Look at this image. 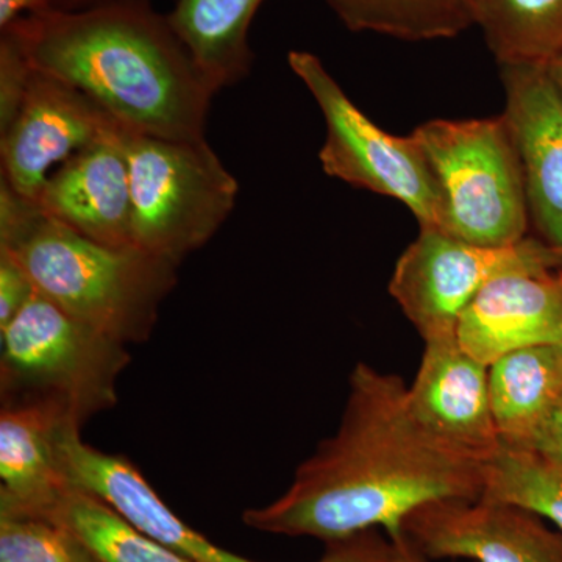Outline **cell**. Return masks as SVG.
I'll list each match as a JSON object with an SVG mask.
<instances>
[{
	"label": "cell",
	"mask_w": 562,
	"mask_h": 562,
	"mask_svg": "<svg viewBox=\"0 0 562 562\" xmlns=\"http://www.w3.org/2000/svg\"><path fill=\"white\" fill-rule=\"evenodd\" d=\"M406 394L401 376L358 362L338 430L299 465L281 497L247 509L243 522L330 546L373 528L402 538L406 517L425 503L479 501L484 462L425 430Z\"/></svg>",
	"instance_id": "cell-1"
},
{
	"label": "cell",
	"mask_w": 562,
	"mask_h": 562,
	"mask_svg": "<svg viewBox=\"0 0 562 562\" xmlns=\"http://www.w3.org/2000/svg\"><path fill=\"white\" fill-rule=\"evenodd\" d=\"M0 32L32 69L87 94L122 127L173 140L205 138L216 94L168 14L149 0H105L27 14Z\"/></svg>",
	"instance_id": "cell-2"
},
{
	"label": "cell",
	"mask_w": 562,
	"mask_h": 562,
	"mask_svg": "<svg viewBox=\"0 0 562 562\" xmlns=\"http://www.w3.org/2000/svg\"><path fill=\"white\" fill-rule=\"evenodd\" d=\"M0 251L35 291L114 341L139 344L157 327L179 266L138 247H113L50 220L0 180Z\"/></svg>",
	"instance_id": "cell-3"
},
{
	"label": "cell",
	"mask_w": 562,
	"mask_h": 562,
	"mask_svg": "<svg viewBox=\"0 0 562 562\" xmlns=\"http://www.w3.org/2000/svg\"><path fill=\"white\" fill-rule=\"evenodd\" d=\"M0 342L2 403H46L80 427L116 405L117 382L132 361L127 346L36 291L0 328Z\"/></svg>",
	"instance_id": "cell-4"
},
{
	"label": "cell",
	"mask_w": 562,
	"mask_h": 562,
	"mask_svg": "<svg viewBox=\"0 0 562 562\" xmlns=\"http://www.w3.org/2000/svg\"><path fill=\"white\" fill-rule=\"evenodd\" d=\"M133 246L180 262L216 235L235 210L239 184L209 140L125 131Z\"/></svg>",
	"instance_id": "cell-5"
},
{
	"label": "cell",
	"mask_w": 562,
	"mask_h": 562,
	"mask_svg": "<svg viewBox=\"0 0 562 562\" xmlns=\"http://www.w3.org/2000/svg\"><path fill=\"white\" fill-rule=\"evenodd\" d=\"M441 188L446 233L476 246H512L530 224L519 151L503 114L432 120L413 132Z\"/></svg>",
	"instance_id": "cell-6"
},
{
	"label": "cell",
	"mask_w": 562,
	"mask_h": 562,
	"mask_svg": "<svg viewBox=\"0 0 562 562\" xmlns=\"http://www.w3.org/2000/svg\"><path fill=\"white\" fill-rule=\"evenodd\" d=\"M288 63L324 114L327 136L319 151L324 172L402 202L419 227L446 232L441 188L413 133L395 136L382 131L350 101L312 52L291 50Z\"/></svg>",
	"instance_id": "cell-7"
},
{
	"label": "cell",
	"mask_w": 562,
	"mask_h": 562,
	"mask_svg": "<svg viewBox=\"0 0 562 562\" xmlns=\"http://www.w3.org/2000/svg\"><path fill=\"white\" fill-rule=\"evenodd\" d=\"M562 268V250L539 238L512 246L465 243L435 227H420L395 262L390 292L424 339L458 336L462 313L486 284L514 272Z\"/></svg>",
	"instance_id": "cell-8"
},
{
	"label": "cell",
	"mask_w": 562,
	"mask_h": 562,
	"mask_svg": "<svg viewBox=\"0 0 562 562\" xmlns=\"http://www.w3.org/2000/svg\"><path fill=\"white\" fill-rule=\"evenodd\" d=\"M63 475L74 486L101 497L135 527L190 562H255L221 549L161 501L143 473L121 454L94 449L81 439L80 425H63L55 439ZM383 539L375 532L330 543L319 562H380Z\"/></svg>",
	"instance_id": "cell-9"
},
{
	"label": "cell",
	"mask_w": 562,
	"mask_h": 562,
	"mask_svg": "<svg viewBox=\"0 0 562 562\" xmlns=\"http://www.w3.org/2000/svg\"><path fill=\"white\" fill-rule=\"evenodd\" d=\"M122 128L83 92L33 70L16 120L0 133L2 180L36 203L55 169Z\"/></svg>",
	"instance_id": "cell-10"
},
{
	"label": "cell",
	"mask_w": 562,
	"mask_h": 562,
	"mask_svg": "<svg viewBox=\"0 0 562 562\" xmlns=\"http://www.w3.org/2000/svg\"><path fill=\"white\" fill-rule=\"evenodd\" d=\"M403 535L425 558L475 562H562V531L512 503L443 498L414 509Z\"/></svg>",
	"instance_id": "cell-11"
},
{
	"label": "cell",
	"mask_w": 562,
	"mask_h": 562,
	"mask_svg": "<svg viewBox=\"0 0 562 562\" xmlns=\"http://www.w3.org/2000/svg\"><path fill=\"white\" fill-rule=\"evenodd\" d=\"M406 395L414 419L453 449L483 462L501 449L490 366L465 351L458 336L425 342L419 371Z\"/></svg>",
	"instance_id": "cell-12"
},
{
	"label": "cell",
	"mask_w": 562,
	"mask_h": 562,
	"mask_svg": "<svg viewBox=\"0 0 562 562\" xmlns=\"http://www.w3.org/2000/svg\"><path fill=\"white\" fill-rule=\"evenodd\" d=\"M505 117L522 165L530 222L562 250V101L543 65H503Z\"/></svg>",
	"instance_id": "cell-13"
},
{
	"label": "cell",
	"mask_w": 562,
	"mask_h": 562,
	"mask_svg": "<svg viewBox=\"0 0 562 562\" xmlns=\"http://www.w3.org/2000/svg\"><path fill=\"white\" fill-rule=\"evenodd\" d=\"M458 341L486 366L509 351L562 346V268L492 280L462 313Z\"/></svg>",
	"instance_id": "cell-14"
},
{
	"label": "cell",
	"mask_w": 562,
	"mask_h": 562,
	"mask_svg": "<svg viewBox=\"0 0 562 562\" xmlns=\"http://www.w3.org/2000/svg\"><path fill=\"white\" fill-rule=\"evenodd\" d=\"M98 140L50 173L36 205L92 241L132 247V195L122 133Z\"/></svg>",
	"instance_id": "cell-15"
},
{
	"label": "cell",
	"mask_w": 562,
	"mask_h": 562,
	"mask_svg": "<svg viewBox=\"0 0 562 562\" xmlns=\"http://www.w3.org/2000/svg\"><path fill=\"white\" fill-rule=\"evenodd\" d=\"M66 422L60 409L46 403H2L0 517L43 516L66 490L69 482L55 453Z\"/></svg>",
	"instance_id": "cell-16"
},
{
	"label": "cell",
	"mask_w": 562,
	"mask_h": 562,
	"mask_svg": "<svg viewBox=\"0 0 562 562\" xmlns=\"http://www.w3.org/2000/svg\"><path fill=\"white\" fill-rule=\"evenodd\" d=\"M490 391L502 446L530 450L562 403V346L503 355L490 366Z\"/></svg>",
	"instance_id": "cell-17"
},
{
	"label": "cell",
	"mask_w": 562,
	"mask_h": 562,
	"mask_svg": "<svg viewBox=\"0 0 562 562\" xmlns=\"http://www.w3.org/2000/svg\"><path fill=\"white\" fill-rule=\"evenodd\" d=\"M265 0H177L168 14L173 32L190 52L214 92L250 72L249 31Z\"/></svg>",
	"instance_id": "cell-18"
},
{
	"label": "cell",
	"mask_w": 562,
	"mask_h": 562,
	"mask_svg": "<svg viewBox=\"0 0 562 562\" xmlns=\"http://www.w3.org/2000/svg\"><path fill=\"white\" fill-rule=\"evenodd\" d=\"M40 517L66 528L94 562H190L140 531L98 495L70 483Z\"/></svg>",
	"instance_id": "cell-19"
},
{
	"label": "cell",
	"mask_w": 562,
	"mask_h": 562,
	"mask_svg": "<svg viewBox=\"0 0 562 562\" xmlns=\"http://www.w3.org/2000/svg\"><path fill=\"white\" fill-rule=\"evenodd\" d=\"M344 27L420 43L475 27V0H324Z\"/></svg>",
	"instance_id": "cell-20"
},
{
	"label": "cell",
	"mask_w": 562,
	"mask_h": 562,
	"mask_svg": "<svg viewBox=\"0 0 562 562\" xmlns=\"http://www.w3.org/2000/svg\"><path fill=\"white\" fill-rule=\"evenodd\" d=\"M475 27L498 65H546L562 50V0H475Z\"/></svg>",
	"instance_id": "cell-21"
},
{
	"label": "cell",
	"mask_w": 562,
	"mask_h": 562,
	"mask_svg": "<svg viewBox=\"0 0 562 562\" xmlns=\"http://www.w3.org/2000/svg\"><path fill=\"white\" fill-rule=\"evenodd\" d=\"M480 498L522 506L562 531V469L532 450L501 446L484 461Z\"/></svg>",
	"instance_id": "cell-22"
},
{
	"label": "cell",
	"mask_w": 562,
	"mask_h": 562,
	"mask_svg": "<svg viewBox=\"0 0 562 562\" xmlns=\"http://www.w3.org/2000/svg\"><path fill=\"white\" fill-rule=\"evenodd\" d=\"M0 562H94L61 525L46 517H0Z\"/></svg>",
	"instance_id": "cell-23"
},
{
	"label": "cell",
	"mask_w": 562,
	"mask_h": 562,
	"mask_svg": "<svg viewBox=\"0 0 562 562\" xmlns=\"http://www.w3.org/2000/svg\"><path fill=\"white\" fill-rule=\"evenodd\" d=\"M32 76L31 63L18 41L9 32L0 33V133L16 120Z\"/></svg>",
	"instance_id": "cell-24"
},
{
	"label": "cell",
	"mask_w": 562,
	"mask_h": 562,
	"mask_svg": "<svg viewBox=\"0 0 562 562\" xmlns=\"http://www.w3.org/2000/svg\"><path fill=\"white\" fill-rule=\"evenodd\" d=\"M35 292L24 269L5 251H0V328L24 308Z\"/></svg>",
	"instance_id": "cell-25"
},
{
	"label": "cell",
	"mask_w": 562,
	"mask_h": 562,
	"mask_svg": "<svg viewBox=\"0 0 562 562\" xmlns=\"http://www.w3.org/2000/svg\"><path fill=\"white\" fill-rule=\"evenodd\" d=\"M530 450L542 454L543 458L562 469V403L536 436Z\"/></svg>",
	"instance_id": "cell-26"
},
{
	"label": "cell",
	"mask_w": 562,
	"mask_h": 562,
	"mask_svg": "<svg viewBox=\"0 0 562 562\" xmlns=\"http://www.w3.org/2000/svg\"><path fill=\"white\" fill-rule=\"evenodd\" d=\"M60 3L61 0H0V31L27 14L55 9Z\"/></svg>",
	"instance_id": "cell-27"
},
{
	"label": "cell",
	"mask_w": 562,
	"mask_h": 562,
	"mask_svg": "<svg viewBox=\"0 0 562 562\" xmlns=\"http://www.w3.org/2000/svg\"><path fill=\"white\" fill-rule=\"evenodd\" d=\"M380 562H427V558L403 535L402 538L390 539L384 543Z\"/></svg>",
	"instance_id": "cell-28"
},
{
	"label": "cell",
	"mask_w": 562,
	"mask_h": 562,
	"mask_svg": "<svg viewBox=\"0 0 562 562\" xmlns=\"http://www.w3.org/2000/svg\"><path fill=\"white\" fill-rule=\"evenodd\" d=\"M547 74H549L550 80H552L554 90L560 94L562 101V50L558 52L557 55L546 63Z\"/></svg>",
	"instance_id": "cell-29"
},
{
	"label": "cell",
	"mask_w": 562,
	"mask_h": 562,
	"mask_svg": "<svg viewBox=\"0 0 562 562\" xmlns=\"http://www.w3.org/2000/svg\"><path fill=\"white\" fill-rule=\"evenodd\" d=\"M105 2V0H61L60 9H81V7L92 5V3Z\"/></svg>",
	"instance_id": "cell-30"
}]
</instances>
